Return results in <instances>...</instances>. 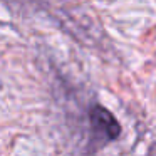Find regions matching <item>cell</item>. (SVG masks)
<instances>
[{
	"instance_id": "obj_1",
	"label": "cell",
	"mask_w": 156,
	"mask_h": 156,
	"mask_svg": "<svg viewBox=\"0 0 156 156\" xmlns=\"http://www.w3.org/2000/svg\"><path fill=\"white\" fill-rule=\"evenodd\" d=\"M91 121H92V124H94V128L98 129L101 134L108 136L109 139H114L116 136L119 134V131H121L118 121L114 119V116L109 111H106V109L99 108V106H96V108L92 109Z\"/></svg>"
}]
</instances>
